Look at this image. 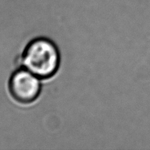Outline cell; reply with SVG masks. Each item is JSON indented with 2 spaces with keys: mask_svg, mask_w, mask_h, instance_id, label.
<instances>
[{
  "mask_svg": "<svg viewBox=\"0 0 150 150\" xmlns=\"http://www.w3.org/2000/svg\"><path fill=\"white\" fill-rule=\"evenodd\" d=\"M40 78L27 69H18L13 73L9 81V89L18 102L27 104L35 101L41 91Z\"/></svg>",
  "mask_w": 150,
  "mask_h": 150,
  "instance_id": "obj_2",
  "label": "cell"
},
{
  "mask_svg": "<svg viewBox=\"0 0 150 150\" xmlns=\"http://www.w3.org/2000/svg\"><path fill=\"white\" fill-rule=\"evenodd\" d=\"M21 62L24 68L40 79H49L59 67V52L51 40L45 38H35L26 45Z\"/></svg>",
  "mask_w": 150,
  "mask_h": 150,
  "instance_id": "obj_1",
  "label": "cell"
}]
</instances>
